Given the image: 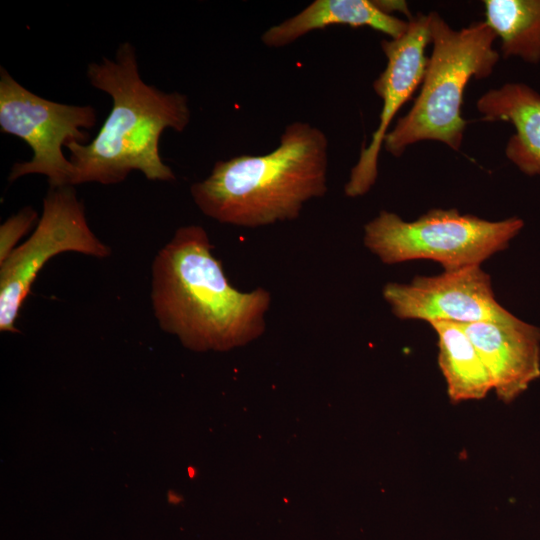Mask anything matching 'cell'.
<instances>
[{"label": "cell", "mask_w": 540, "mask_h": 540, "mask_svg": "<svg viewBox=\"0 0 540 540\" xmlns=\"http://www.w3.org/2000/svg\"><path fill=\"white\" fill-rule=\"evenodd\" d=\"M188 475L190 478H194L196 476V469L193 467H188Z\"/></svg>", "instance_id": "e0dca14e"}, {"label": "cell", "mask_w": 540, "mask_h": 540, "mask_svg": "<svg viewBox=\"0 0 540 540\" xmlns=\"http://www.w3.org/2000/svg\"><path fill=\"white\" fill-rule=\"evenodd\" d=\"M485 121H508L515 127L505 153L524 174H540V94L524 83H506L477 100Z\"/></svg>", "instance_id": "7c38bea8"}, {"label": "cell", "mask_w": 540, "mask_h": 540, "mask_svg": "<svg viewBox=\"0 0 540 540\" xmlns=\"http://www.w3.org/2000/svg\"><path fill=\"white\" fill-rule=\"evenodd\" d=\"M523 226L517 217L491 221L457 209H432L413 221L383 210L365 224L363 241L385 264L426 259L451 271L481 265L504 250Z\"/></svg>", "instance_id": "5b68a950"}, {"label": "cell", "mask_w": 540, "mask_h": 540, "mask_svg": "<svg viewBox=\"0 0 540 540\" xmlns=\"http://www.w3.org/2000/svg\"><path fill=\"white\" fill-rule=\"evenodd\" d=\"M438 337V364L453 402L478 400L493 389L488 369L459 323H429Z\"/></svg>", "instance_id": "4fadbf2b"}, {"label": "cell", "mask_w": 540, "mask_h": 540, "mask_svg": "<svg viewBox=\"0 0 540 540\" xmlns=\"http://www.w3.org/2000/svg\"><path fill=\"white\" fill-rule=\"evenodd\" d=\"M212 248L203 227L183 226L152 264L151 301L159 326L196 351L229 350L257 339L272 302L263 287H233Z\"/></svg>", "instance_id": "6da1fadb"}, {"label": "cell", "mask_w": 540, "mask_h": 540, "mask_svg": "<svg viewBox=\"0 0 540 540\" xmlns=\"http://www.w3.org/2000/svg\"><path fill=\"white\" fill-rule=\"evenodd\" d=\"M408 20V28L401 37L381 41L387 64L373 82V89L383 103L379 123L369 144L361 150L357 163L351 169L344 186L347 197L363 196L375 184L379 152L389 126L422 83L428 62L425 49L431 42L429 18L428 14H417Z\"/></svg>", "instance_id": "9c48e42d"}, {"label": "cell", "mask_w": 540, "mask_h": 540, "mask_svg": "<svg viewBox=\"0 0 540 540\" xmlns=\"http://www.w3.org/2000/svg\"><path fill=\"white\" fill-rule=\"evenodd\" d=\"M168 501L171 504H179L182 501V497L179 494H176L174 491H169Z\"/></svg>", "instance_id": "2e32d148"}, {"label": "cell", "mask_w": 540, "mask_h": 540, "mask_svg": "<svg viewBox=\"0 0 540 540\" xmlns=\"http://www.w3.org/2000/svg\"><path fill=\"white\" fill-rule=\"evenodd\" d=\"M382 294L399 319L469 324L514 316L497 302L491 278L480 265L416 276L409 283L389 282Z\"/></svg>", "instance_id": "ba28073f"}, {"label": "cell", "mask_w": 540, "mask_h": 540, "mask_svg": "<svg viewBox=\"0 0 540 540\" xmlns=\"http://www.w3.org/2000/svg\"><path fill=\"white\" fill-rule=\"evenodd\" d=\"M484 7L504 58L540 62V0H485Z\"/></svg>", "instance_id": "5bb4252c"}, {"label": "cell", "mask_w": 540, "mask_h": 540, "mask_svg": "<svg viewBox=\"0 0 540 540\" xmlns=\"http://www.w3.org/2000/svg\"><path fill=\"white\" fill-rule=\"evenodd\" d=\"M327 174L326 134L296 121L285 127L273 151L218 161L190 192L204 215L257 228L297 219L308 201L327 193Z\"/></svg>", "instance_id": "3957f363"}, {"label": "cell", "mask_w": 540, "mask_h": 540, "mask_svg": "<svg viewBox=\"0 0 540 540\" xmlns=\"http://www.w3.org/2000/svg\"><path fill=\"white\" fill-rule=\"evenodd\" d=\"M476 347L504 402L524 392L540 376V329L515 315L502 322L461 324Z\"/></svg>", "instance_id": "30bf717a"}, {"label": "cell", "mask_w": 540, "mask_h": 540, "mask_svg": "<svg viewBox=\"0 0 540 540\" xmlns=\"http://www.w3.org/2000/svg\"><path fill=\"white\" fill-rule=\"evenodd\" d=\"M64 252L105 258L111 253L90 229L73 186L50 188L29 238L0 263V330L15 333V322L44 265Z\"/></svg>", "instance_id": "52a82bcc"}, {"label": "cell", "mask_w": 540, "mask_h": 540, "mask_svg": "<svg viewBox=\"0 0 540 540\" xmlns=\"http://www.w3.org/2000/svg\"><path fill=\"white\" fill-rule=\"evenodd\" d=\"M97 121L90 106L62 104L42 98L19 84L4 68L0 69V130L23 139L33 157L15 163L10 182L30 174L48 178L50 188L72 186L73 168L62 146L70 141L83 143Z\"/></svg>", "instance_id": "8992f818"}, {"label": "cell", "mask_w": 540, "mask_h": 540, "mask_svg": "<svg viewBox=\"0 0 540 540\" xmlns=\"http://www.w3.org/2000/svg\"><path fill=\"white\" fill-rule=\"evenodd\" d=\"M428 18L432 53L420 93L383 142L394 157L427 140L458 151L467 126L461 115L465 88L472 78L489 77L500 57L493 48L497 36L485 21L455 30L435 11Z\"/></svg>", "instance_id": "277c9868"}, {"label": "cell", "mask_w": 540, "mask_h": 540, "mask_svg": "<svg viewBox=\"0 0 540 540\" xmlns=\"http://www.w3.org/2000/svg\"><path fill=\"white\" fill-rule=\"evenodd\" d=\"M394 9L408 12L406 3L398 1L315 0L293 17L268 28L261 41L267 47L281 48L331 25L369 27L396 39L406 32L409 20L393 16Z\"/></svg>", "instance_id": "8fae6325"}, {"label": "cell", "mask_w": 540, "mask_h": 540, "mask_svg": "<svg viewBox=\"0 0 540 540\" xmlns=\"http://www.w3.org/2000/svg\"><path fill=\"white\" fill-rule=\"evenodd\" d=\"M90 84L109 94L113 105L98 134L89 143L68 142L73 168L71 185L124 181L133 170L152 181H174L161 159L159 139L166 128L183 132L191 111L186 95L163 92L140 77L132 44L122 43L114 59L90 63Z\"/></svg>", "instance_id": "7a4b0ae2"}, {"label": "cell", "mask_w": 540, "mask_h": 540, "mask_svg": "<svg viewBox=\"0 0 540 540\" xmlns=\"http://www.w3.org/2000/svg\"><path fill=\"white\" fill-rule=\"evenodd\" d=\"M37 220V212L30 206L9 217L0 227V263L17 247L18 241Z\"/></svg>", "instance_id": "9a60e30c"}]
</instances>
